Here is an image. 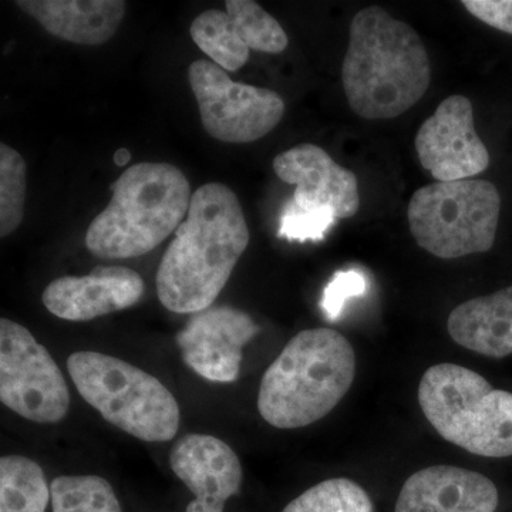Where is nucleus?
<instances>
[{"label": "nucleus", "mask_w": 512, "mask_h": 512, "mask_svg": "<svg viewBox=\"0 0 512 512\" xmlns=\"http://www.w3.org/2000/svg\"><path fill=\"white\" fill-rule=\"evenodd\" d=\"M282 512H375V507L362 485L330 478L296 497Z\"/></svg>", "instance_id": "obj_22"}, {"label": "nucleus", "mask_w": 512, "mask_h": 512, "mask_svg": "<svg viewBox=\"0 0 512 512\" xmlns=\"http://www.w3.org/2000/svg\"><path fill=\"white\" fill-rule=\"evenodd\" d=\"M419 403L444 440L476 456H512V393L495 390L477 372L453 363L430 367Z\"/></svg>", "instance_id": "obj_5"}, {"label": "nucleus", "mask_w": 512, "mask_h": 512, "mask_svg": "<svg viewBox=\"0 0 512 512\" xmlns=\"http://www.w3.org/2000/svg\"><path fill=\"white\" fill-rule=\"evenodd\" d=\"M170 466L195 497L185 512H224L225 503L241 490V461L217 437L184 436L171 451Z\"/></svg>", "instance_id": "obj_12"}, {"label": "nucleus", "mask_w": 512, "mask_h": 512, "mask_svg": "<svg viewBox=\"0 0 512 512\" xmlns=\"http://www.w3.org/2000/svg\"><path fill=\"white\" fill-rule=\"evenodd\" d=\"M463 6L485 25L512 35V0H463Z\"/></svg>", "instance_id": "obj_26"}, {"label": "nucleus", "mask_w": 512, "mask_h": 512, "mask_svg": "<svg viewBox=\"0 0 512 512\" xmlns=\"http://www.w3.org/2000/svg\"><path fill=\"white\" fill-rule=\"evenodd\" d=\"M109 205L86 232V247L101 259L138 258L175 234L191 204L190 181L177 165L138 163L110 185Z\"/></svg>", "instance_id": "obj_4"}, {"label": "nucleus", "mask_w": 512, "mask_h": 512, "mask_svg": "<svg viewBox=\"0 0 512 512\" xmlns=\"http://www.w3.org/2000/svg\"><path fill=\"white\" fill-rule=\"evenodd\" d=\"M497 487L476 471L454 466H431L404 483L394 512H495Z\"/></svg>", "instance_id": "obj_15"}, {"label": "nucleus", "mask_w": 512, "mask_h": 512, "mask_svg": "<svg viewBox=\"0 0 512 512\" xmlns=\"http://www.w3.org/2000/svg\"><path fill=\"white\" fill-rule=\"evenodd\" d=\"M53 512H121L109 481L99 476H60L50 485Z\"/></svg>", "instance_id": "obj_20"}, {"label": "nucleus", "mask_w": 512, "mask_h": 512, "mask_svg": "<svg viewBox=\"0 0 512 512\" xmlns=\"http://www.w3.org/2000/svg\"><path fill=\"white\" fill-rule=\"evenodd\" d=\"M225 8L249 50L278 55L288 47L289 39L285 30L258 3L252 0H227Z\"/></svg>", "instance_id": "obj_21"}, {"label": "nucleus", "mask_w": 512, "mask_h": 512, "mask_svg": "<svg viewBox=\"0 0 512 512\" xmlns=\"http://www.w3.org/2000/svg\"><path fill=\"white\" fill-rule=\"evenodd\" d=\"M366 281L357 271H340L326 286L323 293L322 308L329 319H336L343 305L352 296L365 292Z\"/></svg>", "instance_id": "obj_25"}, {"label": "nucleus", "mask_w": 512, "mask_h": 512, "mask_svg": "<svg viewBox=\"0 0 512 512\" xmlns=\"http://www.w3.org/2000/svg\"><path fill=\"white\" fill-rule=\"evenodd\" d=\"M259 333L247 312L232 306H211L194 313L175 336L185 365L217 383H232L241 370L242 349Z\"/></svg>", "instance_id": "obj_11"}, {"label": "nucleus", "mask_w": 512, "mask_h": 512, "mask_svg": "<svg viewBox=\"0 0 512 512\" xmlns=\"http://www.w3.org/2000/svg\"><path fill=\"white\" fill-rule=\"evenodd\" d=\"M0 400L23 419L59 423L70 392L59 366L25 326L0 319Z\"/></svg>", "instance_id": "obj_8"}, {"label": "nucleus", "mask_w": 512, "mask_h": 512, "mask_svg": "<svg viewBox=\"0 0 512 512\" xmlns=\"http://www.w3.org/2000/svg\"><path fill=\"white\" fill-rule=\"evenodd\" d=\"M67 372L80 396L104 420L138 440L164 443L180 427V406L157 377L99 352H76Z\"/></svg>", "instance_id": "obj_6"}, {"label": "nucleus", "mask_w": 512, "mask_h": 512, "mask_svg": "<svg viewBox=\"0 0 512 512\" xmlns=\"http://www.w3.org/2000/svg\"><path fill=\"white\" fill-rule=\"evenodd\" d=\"M501 197L487 180L448 181L414 192L407 220L417 244L441 259L484 254L494 247Z\"/></svg>", "instance_id": "obj_7"}, {"label": "nucleus", "mask_w": 512, "mask_h": 512, "mask_svg": "<svg viewBox=\"0 0 512 512\" xmlns=\"http://www.w3.org/2000/svg\"><path fill=\"white\" fill-rule=\"evenodd\" d=\"M336 220L335 212L328 208L302 207L291 198L279 218L278 235L289 241H320Z\"/></svg>", "instance_id": "obj_24"}, {"label": "nucleus", "mask_w": 512, "mask_h": 512, "mask_svg": "<svg viewBox=\"0 0 512 512\" xmlns=\"http://www.w3.org/2000/svg\"><path fill=\"white\" fill-rule=\"evenodd\" d=\"M416 150L437 183L468 180L490 165V154L474 127L473 104L464 96L447 97L421 124Z\"/></svg>", "instance_id": "obj_10"}, {"label": "nucleus", "mask_w": 512, "mask_h": 512, "mask_svg": "<svg viewBox=\"0 0 512 512\" xmlns=\"http://www.w3.org/2000/svg\"><path fill=\"white\" fill-rule=\"evenodd\" d=\"M447 329L457 345L478 355H512V286L460 303L448 316Z\"/></svg>", "instance_id": "obj_17"}, {"label": "nucleus", "mask_w": 512, "mask_h": 512, "mask_svg": "<svg viewBox=\"0 0 512 512\" xmlns=\"http://www.w3.org/2000/svg\"><path fill=\"white\" fill-rule=\"evenodd\" d=\"M274 171L279 180L296 185L292 200L302 207L328 208L336 218H352L360 208L359 183L350 170L335 163L323 148L299 144L278 154Z\"/></svg>", "instance_id": "obj_14"}, {"label": "nucleus", "mask_w": 512, "mask_h": 512, "mask_svg": "<svg viewBox=\"0 0 512 512\" xmlns=\"http://www.w3.org/2000/svg\"><path fill=\"white\" fill-rule=\"evenodd\" d=\"M195 45L225 72H237L249 59V47L242 42L227 12L210 9L191 23Z\"/></svg>", "instance_id": "obj_19"}, {"label": "nucleus", "mask_w": 512, "mask_h": 512, "mask_svg": "<svg viewBox=\"0 0 512 512\" xmlns=\"http://www.w3.org/2000/svg\"><path fill=\"white\" fill-rule=\"evenodd\" d=\"M28 167L18 151L0 144V237L19 228L25 217Z\"/></svg>", "instance_id": "obj_23"}, {"label": "nucleus", "mask_w": 512, "mask_h": 512, "mask_svg": "<svg viewBox=\"0 0 512 512\" xmlns=\"http://www.w3.org/2000/svg\"><path fill=\"white\" fill-rule=\"evenodd\" d=\"M114 164L119 165V167H123V165H127L131 160V153L127 150V148H119V150L114 153Z\"/></svg>", "instance_id": "obj_27"}, {"label": "nucleus", "mask_w": 512, "mask_h": 512, "mask_svg": "<svg viewBox=\"0 0 512 512\" xmlns=\"http://www.w3.org/2000/svg\"><path fill=\"white\" fill-rule=\"evenodd\" d=\"M16 6L53 36L87 46L109 42L126 15L123 0H19Z\"/></svg>", "instance_id": "obj_16"}, {"label": "nucleus", "mask_w": 512, "mask_h": 512, "mask_svg": "<svg viewBox=\"0 0 512 512\" xmlns=\"http://www.w3.org/2000/svg\"><path fill=\"white\" fill-rule=\"evenodd\" d=\"M248 244L237 194L221 183L198 188L158 266L157 295L164 308L180 315L211 308Z\"/></svg>", "instance_id": "obj_1"}, {"label": "nucleus", "mask_w": 512, "mask_h": 512, "mask_svg": "<svg viewBox=\"0 0 512 512\" xmlns=\"http://www.w3.org/2000/svg\"><path fill=\"white\" fill-rule=\"evenodd\" d=\"M188 82L200 109L204 130L224 143L261 140L285 114L278 93L264 87L234 82L211 60H195L188 67Z\"/></svg>", "instance_id": "obj_9"}, {"label": "nucleus", "mask_w": 512, "mask_h": 512, "mask_svg": "<svg viewBox=\"0 0 512 512\" xmlns=\"http://www.w3.org/2000/svg\"><path fill=\"white\" fill-rule=\"evenodd\" d=\"M50 500L39 464L23 456L0 458V512H46Z\"/></svg>", "instance_id": "obj_18"}, {"label": "nucleus", "mask_w": 512, "mask_h": 512, "mask_svg": "<svg viewBox=\"0 0 512 512\" xmlns=\"http://www.w3.org/2000/svg\"><path fill=\"white\" fill-rule=\"evenodd\" d=\"M146 292L138 272L126 266H100L86 276L50 282L42 301L47 311L70 322H87L136 305Z\"/></svg>", "instance_id": "obj_13"}, {"label": "nucleus", "mask_w": 512, "mask_h": 512, "mask_svg": "<svg viewBox=\"0 0 512 512\" xmlns=\"http://www.w3.org/2000/svg\"><path fill=\"white\" fill-rule=\"evenodd\" d=\"M355 376V350L342 333L302 330L266 369L259 386V414L276 429L309 426L338 406Z\"/></svg>", "instance_id": "obj_3"}, {"label": "nucleus", "mask_w": 512, "mask_h": 512, "mask_svg": "<svg viewBox=\"0 0 512 512\" xmlns=\"http://www.w3.org/2000/svg\"><path fill=\"white\" fill-rule=\"evenodd\" d=\"M431 67L416 30L380 6L356 13L342 82L350 109L365 120L402 116L429 90Z\"/></svg>", "instance_id": "obj_2"}]
</instances>
